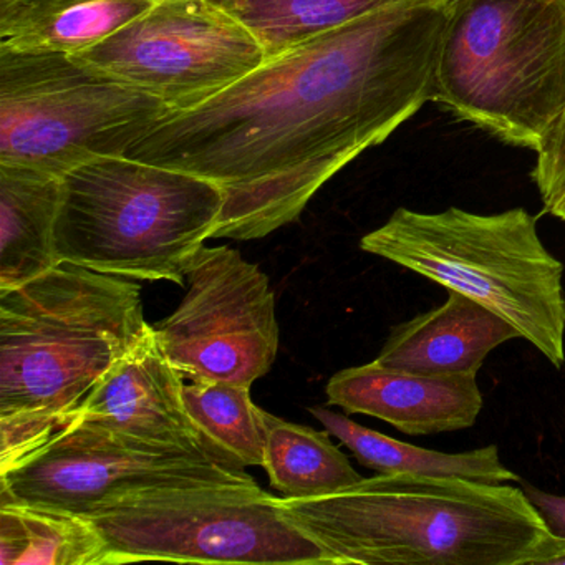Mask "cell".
Returning a JSON list of instances; mask_svg holds the SVG:
<instances>
[{
	"label": "cell",
	"instance_id": "cell-1",
	"mask_svg": "<svg viewBox=\"0 0 565 565\" xmlns=\"http://www.w3.org/2000/svg\"><path fill=\"white\" fill-rule=\"evenodd\" d=\"M445 0H408L264 62L210 100L170 111L125 157L213 181V239L296 223L356 157L435 102Z\"/></svg>",
	"mask_w": 565,
	"mask_h": 565
},
{
	"label": "cell",
	"instance_id": "cell-2",
	"mask_svg": "<svg viewBox=\"0 0 565 565\" xmlns=\"http://www.w3.org/2000/svg\"><path fill=\"white\" fill-rule=\"evenodd\" d=\"M148 327L137 280L77 264L0 290V471L71 423Z\"/></svg>",
	"mask_w": 565,
	"mask_h": 565
},
{
	"label": "cell",
	"instance_id": "cell-3",
	"mask_svg": "<svg viewBox=\"0 0 565 565\" xmlns=\"http://www.w3.org/2000/svg\"><path fill=\"white\" fill-rule=\"evenodd\" d=\"M509 484L390 472L279 504L333 565H532L552 534Z\"/></svg>",
	"mask_w": 565,
	"mask_h": 565
},
{
	"label": "cell",
	"instance_id": "cell-4",
	"mask_svg": "<svg viewBox=\"0 0 565 565\" xmlns=\"http://www.w3.org/2000/svg\"><path fill=\"white\" fill-rule=\"evenodd\" d=\"M360 249L482 303L555 369L565 365L564 264L524 207L498 214L398 207L362 237Z\"/></svg>",
	"mask_w": 565,
	"mask_h": 565
},
{
	"label": "cell",
	"instance_id": "cell-5",
	"mask_svg": "<svg viewBox=\"0 0 565 565\" xmlns=\"http://www.w3.org/2000/svg\"><path fill=\"white\" fill-rule=\"evenodd\" d=\"M435 102L541 150L565 110V0H445Z\"/></svg>",
	"mask_w": 565,
	"mask_h": 565
},
{
	"label": "cell",
	"instance_id": "cell-6",
	"mask_svg": "<svg viewBox=\"0 0 565 565\" xmlns=\"http://www.w3.org/2000/svg\"><path fill=\"white\" fill-rule=\"evenodd\" d=\"M223 207L213 181L134 158H98L62 178L55 250L61 263L184 286Z\"/></svg>",
	"mask_w": 565,
	"mask_h": 565
},
{
	"label": "cell",
	"instance_id": "cell-7",
	"mask_svg": "<svg viewBox=\"0 0 565 565\" xmlns=\"http://www.w3.org/2000/svg\"><path fill=\"white\" fill-rule=\"evenodd\" d=\"M167 104L72 54L0 51V163L64 178L125 157Z\"/></svg>",
	"mask_w": 565,
	"mask_h": 565
},
{
	"label": "cell",
	"instance_id": "cell-8",
	"mask_svg": "<svg viewBox=\"0 0 565 565\" xmlns=\"http://www.w3.org/2000/svg\"><path fill=\"white\" fill-rule=\"evenodd\" d=\"M85 519L107 545V565H333L257 482L145 489Z\"/></svg>",
	"mask_w": 565,
	"mask_h": 565
},
{
	"label": "cell",
	"instance_id": "cell-9",
	"mask_svg": "<svg viewBox=\"0 0 565 565\" xmlns=\"http://www.w3.org/2000/svg\"><path fill=\"white\" fill-rule=\"evenodd\" d=\"M246 469L203 452L161 448L115 435L75 416L47 441L0 471V504H25L78 518L145 489L250 484Z\"/></svg>",
	"mask_w": 565,
	"mask_h": 565
},
{
	"label": "cell",
	"instance_id": "cell-10",
	"mask_svg": "<svg viewBox=\"0 0 565 565\" xmlns=\"http://www.w3.org/2000/svg\"><path fill=\"white\" fill-rule=\"evenodd\" d=\"M74 55L171 111L210 100L267 61L249 29L213 0H157L110 38Z\"/></svg>",
	"mask_w": 565,
	"mask_h": 565
},
{
	"label": "cell",
	"instance_id": "cell-11",
	"mask_svg": "<svg viewBox=\"0 0 565 565\" xmlns=\"http://www.w3.org/2000/svg\"><path fill=\"white\" fill-rule=\"evenodd\" d=\"M180 307L154 323L171 365L193 382L253 386L279 352L276 294L239 250L201 247L186 270Z\"/></svg>",
	"mask_w": 565,
	"mask_h": 565
},
{
	"label": "cell",
	"instance_id": "cell-12",
	"mask_svg": "<svg viewBox=\"0 0 565 565\" xmlns=\"http://www.w3.org/2000/svg\"><path fill=\"white\" fill-rule=\"evenodd\" d=\"M183 392V375L171 365L150 326L92 390L77 416L115 435L214 458Z\"/></svg>",
	"mask_w": 565,
	"mask_h": 565
},
{
	"label": "cell",
	"instance_id": "cell-13",
	"mask_svg": "<svg viewBox=\"0 0 565 565\" xmlns=\"http://www.w3.org/2000/svg\"><path fill=\"white\" fill-rule=\"evenodd\" d=\"M326 393L345 415L373 416L408 436L471 428L484 406L476 375H425L375 360L340 370Z\"/></svg>",
	"mask_w": 565,
	"mask_h": 565
},
{
	"label": "cell",
	"instance_id": "cell-14",
	"mask_svg": "<svg viewBox=\"0 0 565 565\" xmlns=\"http://www.w3.org/2000/svg\"><path fill=\"white\" fill-rule=\"evenodd\" d=\"M521 333L482 303L448 290L443 306L395 327L375 362L425 375H478L492 350Z\"/></svg>",
	"mask_w": 565,
	"mask_h": 565
},
{
	"label": "cell",
	"instance_id": "cell-15",
	"mask_svg": "<svg viewBox=\"0 0 565 565\" xmlns=\"http://www.w3.org/2000/svg\"><path fill=\"white\" fill-rule=\"evenodd\" d=\"M61 193L62 178L0 163V290L61 264L55 250Z\"/></svg>",
	"mask_w": 565,
	"mask_h": 565
},
{
	"label": "cell",
	"instance_id": "cell-16",
	"mask_svg": "<svg viewBox=\"0 0 565 565\" xmlns=\"http://www.w3.org/2000/svg\"><path fill=\"white\" fill-rule=\"evenodd\" d=\"M157 0H0V51L78 54Z\"/></svg>",
	"mask_w": 565,
	"mask_h": 565
},
{
	"label": "cell",
	"instance_id": "cell-17",
	"mask_svg": "<svg viewBox=\"0 0 565 565\" xmlns=\"http://www.w3.org/2000/svg\"><path fill=\"white\" fill-rule=\"evenodd\" d=\"M309 412L352 451L356 461L379 475L408 472V475L462 478L471 481L522 482L514 471L501 461L495 445L465 452H441L399 441L375 429L352 422L349 416L326 406H310Z\"/></svg>",
	"mask_w": 565,
	"mask_h": 565
},
{
	"label": "cell",
	"instance_id": "cell-18",
	"mask_svg": "<svg viewBox=\"0 0 565 565\" xmlns=\"http://www.w3.org/2000/svg\"><path fill=\"white\" fill-rule=\"evenodd\" d=\"M0 564L107 565V545L88 519L25 504H0Z\"/></svg>",
	"mask_w": 565,
	"mask_h": 565
},
{
	"label": "cell",
	"instance_id": "cell-19",
	"mask_svg": "<svg viewBox=\"0 0 565 565\" xmlns=\"http://www.w3.org/2000/svg\"><path fill=\"white\" fill-rule=\"evenodd\" d=\"M330 436L327 429L319 431L267 413L263 468L284 498H322L363 479Z\"/></svg>",
	"mask_w": 565,
	"mask_h": 565
},
{
	"label": "cell",
	"instance_id": "cell-20",
	"mask_svg": "<svg viewBox=\"0 0 565 565\" xmlns=\"http://www.w3.org/2000/svg\"><path fill=\"white\" fill-rule=\"evenodd\" d=\"M259 41L267 61L340 25L408 0H213Z\"/></svg>",
	"mask_w": 565,
	"mask_h": 565
},
{
	"label": "cell",
	"instance_id": "cell-21",
	"mask_svg": "<svg viewBox=\"0 0 565 565\" xmlns=\"http://www.w3.org/2000/svg\"><path fill=\"white\" fill-rule=\"evenodd\" d=\"M184 403L217 461L233 468L263 466L267 412L250 398V386L230 382L184 385Z\"/></svg>",
	"mask_w": 565,
	"mask_h": 565
},
{
	"label": "cell",
	"instance_id": "cell-22",
	"mask_svg": "<svg viewBox=\"0 0 565 565\" xmlns=\"http://www.w3.org/2000/svg\"><path fill=\"white\" fill-rule=\"evenodd\" d=\"M535 153L537 158L531 178L545 207L565 190V110L541 150Z\"/></svg>",
	"mask_w": 565,
	"mask_h": 565
},
{
	"label": "cell",
	"instance_id": "cell-23",
	"mask_svg": "<svg viewBox=\"0 0 565 565\" xmlns=\"http://www.w3.org/2000/svg\"><path fill=\"white\" fill-rule=\"evenodd\" d=\"M522 489L537 509L551 534L565 539V495L551 494L529 484L522 486Z\"/></svg>",
	"mask_w": 565,
	"mask_h": 565
},
{
	"label": "cell",
	"instance_id": "cell-24",
	"mask_svg": "<svg viewBox=\"0 0 565 565\" xmlns=\"http://www.w3.org/2000/svg\"><path fill=\"white\" fill-rule=\"evenodd\" d=\"M532 565H565V539L555 537L552 534Z\"/></svg>",
	"mask_w": 565,
	"mask_h": 565
},
{
	"label": "cell",
	"instance_id": "cell-25",
	"mask_svg": "<svg viewBox=\"0 0 565 565\" xmlns=\"http://www.w3.org/2000/svg\"><path fill=\"white\" fill-rule=\"evenodd\" d=\"M544 211L551 216L557 217V220L565 221V190L551 204H547Z\"/></svg>",
	"mask_w": 565,
	"mask_h": 565
}]
</instances>
